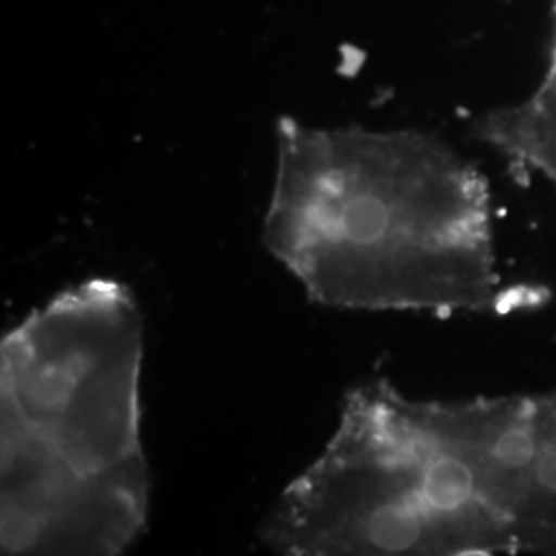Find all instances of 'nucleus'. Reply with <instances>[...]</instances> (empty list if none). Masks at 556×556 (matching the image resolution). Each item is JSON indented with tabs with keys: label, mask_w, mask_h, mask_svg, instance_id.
<instances>
[{
	"label": "nucleus",
	"mask_w": 556,
	"mask_h": 556,
	"mask_svg": "<svg viewBox=\"0 0 556 556\" xmlns=\"http://www.w3.org/2000/svg\"><path fill=\"white\" fill-rule=\"evenodd\" d=\"M262 239L326 307L486 314L498 301L489 186L429 132L280 119Z\"/></svg>",
	"instance_id": "obj_1"
},
{
	"label": "nucleus",
	"mask_w": 556,
	"mask_h": 556,
	"mask_svg": "<svg viewBox=\"0 0 556 556\" xmlns=\"http://www.w3.org/2000/svg\"><path fill=\"white\" fill-rule=\"evenodd\" d=\"M538 514L536 435L507 397L413 400L374 379L260 538L289 556L528 555Z\"/></svg>",
	"instance_id": "obj_2"
},
{
	"label": "nucleus",
	"mask_w": 556,
	"mask_h": 556,
	"mask_svg": "<svg viewBox=\"0 0 556 556\" xmlns=\"http://www.w3.org/2000/svg\"><path fill=\"white\" fill-rule=\"evenodd\" d=\"M142 318L91 278L43 303L0 344L2 555L116 556L147 528L140 439Z\"/></svg>",
	"instance_id": "obj_3"
},
{
	"label": "nucleus",
	"mask_w": 556,
	"mask_h": 556,
	"mask_svg": "<svg viewBox=\"0 0 556 556\" xmlns=\"http://www.w3.org/2000/svg\"><path fill=\"white\" fill-rule=\"evenodd\" d=\"M477 132L478 139L556 188V38L548 73L536 91L516 105L484 114Z\"/></svg>",
	"instance_id": "obj_4"
}]
</instances>
